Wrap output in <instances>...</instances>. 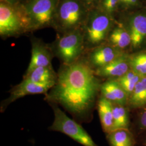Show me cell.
<instances>
[{"label": "cell", "mask_w": 146, "mask_h": 146, "mask_svg": "<svg viewBox=\"0 0 146 146\" xmlns=\"http://www.w3.org/2000/svg\"><path fill=\"white\" fill-rule=\"evenodd\" d=\"M60 0H29L24 7L31 22L33 31L52 28Z\"/></svg>", "instance_id": "cell-7"}, {"label": "cell", "mask_w": 146, "mask_h": 146, "mask_svg": "<svg viewBox=\"0 0 146 146\" xmlns=\"http://www.w3.org/2000/svg\"><path fill=\"white\" fill-rule=\"evenodd\" d=\"M112 109L114 131L119 129L128 128L129 120L128 110L126 109L125 106L112 103Z\"/></svg>", "instance_id": "cell-19"}, {"label": "cell", "mask_w": 146, "mask_h": 146, "mask_svg": "<svg viewBox=\"0 0 146 146\" xmlns=\"http://www.w3.org/2000/svg\"><path fill=\"white\" fill-rule=\"evenodd\" d=\"M128 103L133 109L142 108L146 105V76L141 77L129 97Z\"/></svg>", "instance_id": "cell-18"}, {"label": "cell", "mask_w": 146, "mask_h": 146, "mask_svg": "<svg viewBox=\"0 0 146 146\" xmlns=\"http://www.w3.org/2000/svg\"><path fill=\"white\" fill-rule=\"evenodd\" d=\"M124 53L122 50L110 44L99 46L92 49L86 60L89 65L95 69L111 62Z\"/></svg>", "instance_id": "cell-10"}, {"label": "cell", "mask_w": 146, "mask_h": 146, "mask_svg": "<svg viewBox=\"0 0 146 146\" xmlns=\"http://www.w3.org/2000/svg\"><path fill=\"white\" fill-rule=\"evenodd\" d=\"M113 26V17L99 9L90 10L82 28L86 49H92L102 44Z\"/></svg>", "instance_id": "cell-4"}, {"label": "cell", "mask_w": 146, "mask_h": 146, "mask_svg": "<svg viewBox=\"0 0 146 146\" xmlns=\"http://www.w3.org/2000/svg\"><path fill=\"white\" fill-rule=\"evenodd\" d=\"M13 1H14V0H1V2H5V3H11V2H13Z\"/></svg>", "instance_id": "cell-26"}, {"label": "cell", "mask_w": 146, "mask_h": 146, "mask_svg": "<svg viewBox=\"0 0 146 146\" xmlns=\"http://www.w3.org/2000/svg\"><path fill=\"white\" fill-rule=\"evenodd\" d=\"M102 96L113 104L125 106L129 97L119 82L115 80H110L100 86Z\"/></svg>", "instance_id": "cell-13"}, {"label": "cell", "mask_w": 146, "mask_h": 146, "mask_svg": "<svg viewBox=\"0 0 146 146\" xmlns=\"http://www.w3.org/2000/svg\"><path fill=\"white\" fill-rule=\"evenodd\" d=\"M98 112L103 130L107 134L114 131L112 103L101 96L98 101Z\"/></svg>", "instance_id": "cell-16"}, {"label": "cell", "mask_w": 146, "mask_h": 146, "mask_svg": "<svg viewBox=\"0 0 146 146\" xmlns=\"http://www.w3.org/2000/svg\"><path fill=\"white\" fill-rule=\"evenodd\" d=\"M139 0H127L126 7H136L139 5Z\"/></svg>", "instance_id": "cell-25"}, {"label": "cell", "mask_w": 146, "mask_h": 146, "mask_svg": "<svg viewBox=\"0 0 146 146\" xmlns=\"http://www.w3.org/2000/svg\"><path fill=\"white\" fill-rule=\"evenodd\" d=\"M53 87L52 84H37L23 79L21 82L11 89L9 96L1 104V111H4L9 104L17 99L29 95L47 94Z\"/></svg>", "instance_id": "cell-8"}, {"label": "cell", "mask_w": 146, "mask_h": 146, "mask_svg": "<svg viewBox=\"0 0 146 146\" xmlns=\"http://www.w3.org/2000/svg\"><path fill=\"white\" fill-rule=\"evenodd\" d=\"M142 145L144 146H146V138L143 140L142 142Z\"/></svg>", "instance_id": "cell-27"}, {"label": "cell", "mask_w": 146, "mask_h": 146, "mask_svg": "<svg viewBox=\"0 0 146 146\" xmlns=\"http://www.w3.org/2000/svg\"><path fill=\"white\" fill-rule=\"evenodd\" d=\"M89 9L80 0H60L52 28L62 34L82 28Z\"/></svg>", "instance_id": "cell-2"}, {"label": "cell", "mask_w": 146, "mask_h": 146, "mask_svg": "<svg viewBox=\"0 0 146 146\" xmlns=\"http://www.w3.org/2000/svg\"><path fill=\"white\" fill-rule=\"evenodd\" d=\"M131 69L129 57L124 53L108 64L94 69V71L97 76L113 80L123 76Z\"/></svg>", "instance_id": "cell-11"}, {"label": "cell", "mask_w": 146, "mask_h": 146, "mask_svg": "<svg viewBox=\"0 0 146 146\" xmlns=\"http://www.w3.org/2000/svg\"><path fill=\"white\" fill-rule=\"evenodd\" d=\"M133 56L138 60L145 68H146V52L139 53Z\"/></svg>", "instance_id": "cell-23"}, {"label": "cell", "mask_w": 146, "mask_h": 146, "mask_svg": "<svg viewBox=\"0 0 146 146\" xmlns=\"http://www.w3.org/2000/svg\"><path fill=\"white\" fill-rule=\"evenodd\" d=\"M100 86L94 69L82 57L72 63L62 64L56 82L45 99L83 119L92 110Z\"/></svg>", "instance_id": "cell-1"}, {"label": "cell", "mask_w": 146, "mask_h": 146, "mask_svg": "<svg viewBox=\"0 0 146 146\" xmlns=\"http://www.w3.org/2000/svg\"><path fill=\"white\" fill-rule=\"evenodd\" d=\"M138 125L140 129H146V105L142 108L139 115Z\"/></svg>", "instance_id": "cell-22"}, {"label": "cell", "mask_w": 146, "mask_h": 146, "mask_svg": "<svg viewBox=\"0 0 146 146\" xmlns=\"http://www.w3.org/2000/svg\"><path fill=\"white\" fill-rule=\"evenodd\" d=\"M107 137L111 146H134L135 143L128 128L111 131L107 133Z\"/></svg>", "instance_id": "cell-17"}, {"label": "cell", "mask_w": 146, "mask_h": 146, "mask_svg": "<svg viewBox=\"0 0 146 146\" xmlns=\"http://www.w3.org/2000/svg\"><path fill=\"white\" fill-rule=\"evenodd\" d=\"M31 32V22L24 5L1 2L0 36L2 38L19 37Z\"/></svg>", "instance_id": "cell-3"}, {"label": "cell", "mask_w": 146, "mask_h": 146, "mask_svg": "<svg viewBox=\"0 0 146 146\" xmlns=\"http://www.w3.org/2000/svg\"><path fill=\"white\" fill-rule=\"evenodd\" d=\"M31 60L25 75L38 67L52 65V61L54 57L50 45L35 37H31Z\"/></svg>", "instance_id": "cell-9"}, {"label": "cell", "mask_w": 146, "mask_h": 146, "mask_svg": "<svg viewBox=\"0 0 146 146\" xmlns=\"http://www.w3.org/2000/svg\"><path fill=\"white\" fill-rule=\"evenodd\" d=\"M141 78L140 76L131 69L125 75L115 80L119 82L128 95V97H129Z\"/></svg>", "instance_id": "cell-20"}, {"label": "cell", "mask_w": 146, "mask_h": 146, "mask_svg": "<svg viewBox=\"0 0 146 146\" xmlns=\"http://www.w3.org/2000/svg\"><path fill=\"white\" fill-rule=\"evenodd\" d=\"M110 45L122 50L131 43L129 31L126 27L118 25L112 28L108 36Z\"/></svg>", "instance_id": "cell-15"}, {"label": "cell", "mask_w": 146, "mask_h": 146, "mask_svg": "<svg viewBox=\"0 0 146 146\" xmlns=\"http://www.w3.org/2000/svg\"><path fill=\"white\" fill-rule=\"evenodd\" d=\"M50 104L54 114V120L50 130L61 132L84 146H98L81 125L68 117L58 107V104Z\"/></svg>", "instance_id": "cell-6"}, {"label": "cell", "mask_w": 146, "mask_h": 146, "mask_svg": "<svg viewBox=\"0 0 146 146\" xmlns=\"http://www.w3.org/2000/svg\"><path fill=\"white\" fill-rule=\"evenodd\" d=\"M57 78L58 73L55 72L52 65L38 67L23 76V79L35 83L49 84L53 86L56 84Z\"/></svg>", "instance_id": "cell-14"}, {"label": "cell", "mask_w": 146, "mask_h": 146, "mask_svg": "<svg viewBox=\"0 0 146 146\" xmlns=\"http://www.w3.org/2000/svg\"><path fill=\"white\" fill-rule=\"evenodd\" d=\"M81 2H82L85 5H86L89 10H92L93 6L98 2L99 0H80Z\"/></svg>", "instance_id": "cell-24"}, {"label": "cell", "mask_w": 146, "mask_h": 146, "mask_svg": "<svg viewBox=\"0 0 146 146\" xmlns=\"http://www.w3.org/2000/svg\"><path fill=\"white\" fill-rule=\"evenodd\" d=\"M100 10L113 17L119 6V0H99Z\"/></svg>", "instance_id": "cell-21"}, {"label": "cell", "mask_w": 146, "mask_h": 146, "mask_svg": "<svg viewBox=\"0 0 146 146\" xmlns=\"http://www.w3.org/2000/svg\"><path fill=\"white\" fill-rule=\"evenodd\" d=\"M54 56L62 64H70L82 57L85 52L82 29L58 34L54 42L50 44Z\"/></svg>", "instance_id": "cell-5"}, {"label": "cell", "mask_w": 146, "mask_h": 146, "mask_svg": "<svg viewBox=\"0 0 146 146\" xmlns=\"http://www.w3.org/2000/svg\"><path fill=\"white\" fill-rule=\"evenodd\" d=\"M131 35V44L138 47L146 41V14L136 13L129 16L127 27Z\"/></svg>", "instance_id": "cell-12"}]
</instances>
